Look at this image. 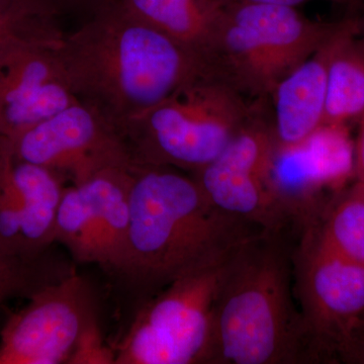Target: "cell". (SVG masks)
I'll use <instances>...</instances> for the list:
<instances>
[{"instance_id": "cell-1", "label": "cell", "mask_w": 364, "mask_h": 364, "mask_svg": "<svg viewBox=\"0 0 364 364\" xmlns=\"http://www.w3.org/2000/svg\"><path fill=\"white\" fill-rule=\"evenodd\" d=\"M262 232L213 205L191 174L135 163L126 244L112 275L140 305L184 275L223 262Z\"/></svg>"}, {"instance_id": "cell-2", "label": "cell", "mask_w": 364, "mask_h": 364, "mask_svg": "<svg viewBox=\"0 0 364 364\" xmlns=\"http://www.w3.org/2000/svg\"><path fill=\"white\" fill-rule=\"evenodd\" d=\"M55 52L78 102L121 133L134 117L210 72L202 60L117 0L64 36Z\"/></svg>"}, {"instance_id": "cell-3", "label": "cell", "mask_w": 364, "mask_h": 364, "mask_svg": "<svg viewBox=\"0 0 364 364\" xmlns=\"http://www.w3.org/2000/svg\"><path fill=\"white\" fill-rule=\"evenodd\" d=\"M287 234L262 232L225 265L212 364L318 363L294 289Z\"/></svg>"}, {"instance_id": "cell-4", "label": "cell", "mask_w": 364, "mask_h": 364, "mask_svg": "<svg viewBox=\"0 0 364 364\" xmlns=\"http://www.w3.org/2000/svg\"><path fill=\"white\" fill-rule=\"evenodd\" d=\"M337 25L311 20L296 7L222 0L208 71L248 100H270L280 80L312 56Z\"/></svg>"}, {"instance_id": "cell-5", "label": "cell", "mask_w": 364, "mask_h": 364, "mask_svg": "<svg viewBox=\"0 0 364 364\" xmlns=\"http://www.w3.org/2000/svg\"><path fill=\"white\" fill-rule=\"evenodd\" d=\"M258 100H248L207 72L134 117L122 134L136 164L195 173L221 154Z\"/></svg>"}, {"instance_id": "cell-6", "label": "cell", "mask_w": 364, "mask_h": 364, "mask_svg": "<svg viewBox=\"0 0 364 364\" xmlns=\"http://www.w3.org/2000/svg\"><path fill=\"white\" fill-rule=\"evenodd\" d=\"M228 258L184 275L140 304L112 345L114 364H212L215 304Z\"/></svg>"}, {"instance_id": "cell-7", "label": "cell", "mask_w": 364, "mask_h": 364, "mask_svg": "<svg viewBox=\"0 0 364 364\" xmlns=\"http://www.w3.org/2000/svg\"><path fill=\"white\" fill-rule=\"evenodd\" d=\"M275 147L272 104L260 100L221 154L191 176L223 212L267 233H293L270 181Z\"/></svg>"}, {"instance_id": "cell-8", "label": "cell", "mask_w": 364, "mask_h": 364, "mask_svg": "<svg viewBox=\"0 0 364 364\" xmlns=\"http://www.w3.org/2000/svg\"><path fill=\"white\" fill-rule=\"evenodd\" d=\"M296 237L294 294L318 363H334L364 316V264L333 252L310 228Z\"/></svg>"}, {"instance_id": "cell-9", "label": "cell", "mask_w": 364, "mask_h": 364, "mask_svg": "<svg viewBox=\"0 0 364 364\" xmlns=\"http://www.w3.org/2000/svg\"><path fill=\"white\" fill-rule=\"evenodd\" d=\"M14 156L79 186L105 170L134 164L126 139L107 117L77 102L14 139Z\"/></svg>"}, {"instance_id": "cell-10", "label": "cell", "mask_w": 364, "mask_h": 364, "mask_svg": "<svg viewBox=\"0 0 364 364\" xmlns=\"http://www.w3.org/2000/svg\"><path fill=\"white\" fill-rule=\"evenodd\" d=\"M97 304L75 268L41 287L2 328L0 364H67L81 333L98 317Z\"/></svg>"}, {"instance_id": "cell-11", "label": "cell", "mask_w": 364, "mask_h": 364, "mask_svg": "<svg viewBox=\"0 0 364 364\" xmlns=\"http://www.w3.org/2000/svg\"><path fill=\"white\" fill-rule=\"evenodd\" d=\"M354 179V140L346 124H323L303 142L277 145L273 153L270 181L296 234Z\"/></svg>"}, {"instance_id": "cell-12", "label": "cell", "mask_w": 364, "mask_h": 364, "mask_svg": "<svg viewBox=\"0 0 364 364\" xmlns=\"http://www.w3.org/2000/svg\"><path fill=\"white\" fill-rule=\"evenodd\" d=\"M57 47L21 44L0 53V136L11 140L78 102Z\"/></svg>"}, {"instance_id": "cell-13", "label": "cell", "mask_w": 364, "mask_h": 364, "mask_svg": "<svg viewBox=\"0 0 364 364\" xmlns=\"http://www.w3.org/2000/svg\"><path fill=\"white\" fill-rule=\"evenodd\" d=\"M340 23L324 44L273 90L270 104L277 146L303 142L324 124L328 64Z\"/></svg>"}, {"instance_id": "cell-14", "label": "cell", "mask_w": 364, "mask_h": 364, "mask_svg": "<svg viewBox=\"0 0 364 364\" xmlns=\"http://www.w3.org/2000/svg\"><path fill=\"white\" fill-rule=\"evenodd\" d=\"M11 171L20 198L26 255L42 257L55 243V224L65 188L64 181L51 170L18 159L14 151Z\"/></svg>"}, {"instance_id": "cell-15", "label": "cell", "mask_w": 364, "mask_h": 364, "mask_svg": "<svg viewBox=\"0 0 364 364\" xmlns=\"http://www.w3.org/2000/svg\"><path fill=\"white\" fill-rule=\"evenodd\" d=\"M207 65L222 0H117ZM208 67V65H207Z\"/></svg>"}, {"instance_id": "cell-16", "label": "cell", "mask_w": 364, "mask_h": 364, "mask_svg": "<svg viewBox=\"0 0 364 364\" xmlns=\"http://www.w3.org/2000/svg\"><path fill=\"white\" fill-rule=\"evenodd\" d=\"M361 21L341 20L327 72L324 124L358 122L364 112V37Z\"/></svg>"}, {"instance_id": "cell-17", "label": "cell", "mask_w": 364, "mask_h": 364, "mask_svg": "<svg viewBox=\"0 0 364 364\" xmlns=\"http://www.w3.org/2000/svg\"><path fill=\"white\" fill-rule=\"evenodd\" d=\"M134 164L126 168L105 170L81 183L95 218L97 264L112 275L121 262L128 233Z\"/></svg>"}, {"instance_id": "cell-18", "label": "cell", "mask_w": 364, "mask_h": 364, "mask_svg": "<svg viewBox=\"0 0 364 364\" xmlns=\"http://www.w3.org/2000/svg\"><path fill=\"white\" fill-rule=\"evenodd\" d=\"M306 228L333 252L364 264V182L354 179Z\"/></svg>"}, {"instance_id": "cell-19", "label": "cell", "mask_w": 364, "mask_h": 364, "mask_svg": "<svg viewBox=\"0 0 364 364\" xmlns=\"http://www.w3.org/2000/svg\"><path fill=\"white\" fill-rule=\"evenodd\" d=\"M55 243L65 246L79 264H97L95 218L82 184H70L64 188L56 215Z\"/></svg>"}, {"instance_id": "cell-20", "label": "cell", "mask_w": 364, "mask_h": 364, "mask_svg": "<svg viewBox=\"0 0 364 364\" xmlns=\"http://www.w3.org/2000/svg\"><path fill=\"white\" fill-rule=\"evenodd\" d=\"M48 255L26 259L0 249V304L18 296L28 299L41 287L62 279L75 268L54 262Z\"/></svg>"}, {"instance_id": "cell-21", "label": "cell", "mask_w": 364, "mask_h": 364, "mask_svg": "<svg viewBox=\"0 0 364 364\" xmlns=\"http://www.w3.org/2000/svg\"><path fill=\"white\" fill-rule=\"evenodd\" d=\"M64 36L58 21L36 16L14 0H0V53L21 44L58 46Z\"/></svg>"}, {"instance_id": "cell-22", "label": "cell", "mask_w": 364, "mask_h": 364, "mask_svg": "<svg viewBox=\"0 0 364 364\" xmlns=\"http://www.w3.org/2000/svg\"><path fill=\"white\" fill-rule=\"evenodd\" d=\"M41 18L58 21L74 16L82 21L95 16L114 0H14Z\"/></svg>"}, {"instance_id": "cell-23", "label": "cell", "mask_w": 364, "mask_h": 364, "mask_svg": "<svg viewBox=\"0 0 364 364\" xmlns=\"http://www.w3.org/2000/svg\"><path fill=\"white\" fill-rule=\"evenodd\" d=\"M116 352L105 344L98 317L92 318L81 333L67 364H114Z\"/></svg>"}, {"instance_id": "cell-24", "label": "cell", "mask_w": 364, "mask_h": 364, "mask_svg": "<svg viewBox=\"0 0 364 364\" xmlns=\"http://www.w3.org/2000/svg\"><path fill=\"white\" fill-rule=\"evenodd\" d=\"M339 361L345 363L364 364V316L354 328L343 349Z\"/></svg>"}, {"instance_id": "cell-25", "label": "cell", "mask_w": 364, "mask_h": 364, "mask_svg": "<svg viewBox=\"0 0 364 364\" xmlns=\"http://www.w3.org/2000/svg\"><path fill=\"white\" fill-rule=\"evenodd\" d=\"M358 123V134L354 140V169L355 179L364 182V112Z\"/></svg>"}, {"instance_id": "cell-26", "label": "cell", "mask_w": 364, "mask_h": 364, "mask_svg": "<svg viewBox=\"0 0 364 364\" xmlns=\"http://www.w3.org/2000/svg\"><path fill=\"white\" fill-rule=\"evenodd\" d=\"M249 1L298 7L301 6V4H308V2L311 1H318V0H249ZM320 1L331 2V4H340V6L350 7V9H359V7L363 6L364 4V0H320Z\"/></svg>"}, {"instance_id": "cell-27", "label": "cell", "mask_w": 364, "mask_h": 364, "mask_svg": "<svg viewBox=\"0 0 364 364\" xmlns=\"http://www.w3.org/2000/svg\"><path fill=\"white\" fill-rule=\"evenodd\" d=\"M361 26H363V33H364V18H363V20L361 21Z\"/></svg>"}]
</instances>
